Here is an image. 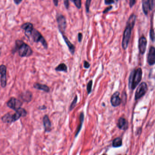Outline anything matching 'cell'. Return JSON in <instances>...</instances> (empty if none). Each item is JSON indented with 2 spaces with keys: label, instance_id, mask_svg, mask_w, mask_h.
Masks as SVG:
<instances>
[{
  "label": "cell",
  "instance_id": "obj_1",
  "mask_svg": "<svg viewBox=\"0 0 155 155\" xmlns=\"http://www.w3.org/2000/svg\"><path fill=\"white\" fill-rule=\"evenodd\" d=\"M16 51H18L20 57H30L33 53V51L31 47L23 41L20 40L16 41L15 47L12 50L13 54L16 53Z\"/></svg>",
  "mask_w": 155,
  "mask_h": 155
},
{
  "label": "cell",
  "instance_id": "obj_2",
  "mask_svg": "<svg viewBox=\"0 0 155 155\" xmlns=\"http://www.w3.org/2000/svg\"><path fill=\"white\" fill-rule=\"evenodd\" d=\"M142 72L141 68H138L132 72L129 77L130 87L134 90L140 83L142 78Z\"/></svg>",
  "mask_w": 155,
  "mask_h": 155
},
{
  "label": "cell",
  "instance_id": "obj_3",
  "mask_svg": "<svg viewBox=\"0 0 155 155\" xmlns=\"http://www.w3.org/2000/svg\"><path fill=\"white\" fill-rule=\"evenodd\" d=\"M31 36L33 42L36 43L41 42L45 49H48V44L46 40H45V38L42 36V34L38 31L35 29H33Z\"/></svg>",
  "mask_w": 155,
  "mask_h": 155
},
{
  "label": "cell",
  "instance_id": "obj_4",
  "mask_svg": "<svg viewBox=\"0 0 155 155\" xmlns=\"http://www.w3.org/2000/svg\"><path fill=\"white\" fill-rule=\"evenodd\" d=\"M133 28V27L132 26L126 25V27L123 33L122 41V47L124 50H126L128 47L130 39L132 34V30Z\"/></svg>",
  "mask_w": 155,
  "mask_h": 155
},
{
  "label": "cell",
  "instance_id": "obj_5",
  "mask_svg": "<svg viewBox=\"0 0 155 155\" xmlns=\"http://www.w3.org/2000/svg\"><path fill=\"white\" fill-rule=\"evenodd\" d=\"M57 21L59 32L61 35L64 34L67 27L66 18L64 15L58 14L57 15Z\"/></svg>",
  "mask_w": 155,
  "mask_h": 155
},
{
  "label": "cell",
  "instance_id": "obj_6",
  "mask_svg": "<svg viewBox=\"0 0 155 155\" xmlns=\"http://www.w3.org/2000/svg\"><path fill=\"white\" fill-rule=\"evenodd\" d=\"M147 83L144 82L141 83L137 89L135 93V99L137 100L142 98L147 92Z\"/></svg>",
  "mask_w": 155,
  "mask_h": 155
},
{
  "label": "cell",
  "instance_id": "obj_7",
  "mask_svg": "<svg viewBox=\"0 0 155 155\" xmlns=\"http://www.w3.org/2000/svg\"><path fill=\"white\" fill-rule=\"evenodd\" d=\"M7 105L8 107L16 111L17 109L20 108L23 104L22 102L19 100L14 98H12L7 102Z\"/></svg>",
  "mask_w": 155,
  "mask_h": 155
},
{
  "label": "cell",
  "instance_id": "obj_8",
  "mask_svg": "<svg viewBox=\"0 0 155 155\" xmlns=\"http://www.w3.org/2000/svg\"><path fill=\"white\" fill-rule=\"evenodd\" d=\"M20 28L25 31V35L28 39H30V36H31L34 27L33 24L31 23H26L23 24Z\"/></svg>",
  "mask_w": 155,
  "mask_h": 155
},
{
  "label": "cell",
  "instance_id": "obj_9",
  "mask_svg": "<svg viewBox=\"0 0 155 155\" xmlns=\"http://www.w3.org/2000/svg\"><path fill=\"white\" fill-rule=\"evenodd\" d=\"M0 73H1V83L2 87L4 88L7 86V68L4 65L0 66Z\"/></svg>",
  "mask_w": 155,
  "mask_h": 155
},
{
  "label": "cell",
  "instance_id": "obj_10",
  "mask_svg": "<svg viewBox=\"0 0 155 155\" xmlns=\"http://www.w3.org/2000/svg\"><path fill=\"white\" fill-rule=\"evenodd\" d=\"M147 40L145 36H141L138 41V48L139 52L143 55L147 50Z\"/></svg>",
  "mask_w": 155,
  "mask_h": 155
},
{
  "label": "cell",
  "instance_id": "obj_11",
  "mask_svg": "<svg viewBox=\"0 0 155 155\" xmlns=\"http://www.w3.org/2000/svg\"><path fill=\"white\" fill-rule=\"evenodd\" d=\"M147 62L150 66L155 64V47L152 46L149 51L147 55Z\"/></svg>",
  "mask_w": 155,
  "mask_h": 155
},
{
  "label": "cell",
  "instance_id": "obj_12",
  "mask_svg": "<svg viewBox=\"0 0 155 155\" xmlns=\"http://www.w3.org/2000/svg\"><path fill=\"white\" fill-rule=\"evenodd\" d=\"M111 102L114 107H117L121 104L122 100L120 97V93L118 91H116L113 94L111 99Z\"/></svg>",
  "mask_w": 155,
  "mask_h": 155
},
{
  "label": "cell",
  "instance_id": "obj_13",
  "mask_svg": "<svg viewBox=\"0 0 155 155\" xmlns=\"http://www.w3.org/2000/svg\"><path fill=\"white\" fill-rule=\"evenodd\" d=\"M27 115V111L24 108H20L16 111V112L12 115L13 122L18 120L21 117H26Z\"/></svg>",
  "mask_w": 155,
  "mask_h": 155
},
{
  "label": "cell",
  "instance_id": "obj_14",
  "mask_svg": "<svg viewBox=\"0 0 155 155\" xmlns=\"http://www.w3.org/2000/svg\"><path fill=\"white\" fill-rule=\"evenodd\" d=\"M43 123L45 132H50L51 130V123L47 115H44L43 117Z\"/></svg>",
  "mask_w": 155,
  "mask_h": 155
},
{
  "label": "cell",
  "instance_id": "obj_15",
  "mask_svg": "<svg viewBox=\"0 0 155 155\" xmlns=\"http://www.w3.org/2000/svg\"><path fill=\"white\" fill-rule=\"evenodd\" d=\"M62 36L63 39L64 40L65 43H66L67 46L68 47L70 52L72 54V55H73L75 53V49H76L75 46L71 43V42L69 41L66 36L64 35V34L62 35Z\"/></svg>",
  "mask_w": 155,
  "mask_h": 155
},
{
  "label": "cell",
  "instance_id": "obj_16",
  "mask_svg": "<svg viewBox=\"0 0 155 155\" xmlns=\"http://www.w3.org/2000/svg\"><path fill=\"white\" fill-rule=\"evenodd\" d=\"M117 126L120 129L126 130L128 127V122L124 118H120L118 121Z\"/></svg>",
  "mask_w": 155,
  "mask_h": 155
},
{
  "label": "cell",
  "instance_id": "obj_17",
  "mask_svg": "<svg viewBox=\"0 0 155 155\" xmlns=\"http://www.w3.org/2000/svg\"><path fill=\"white\" fill-rule=\"evenodd\" d=\"M142 8L143 13L145 15L147 16L149 12L151 11L149 0H142Z\"/></svg>",
  "mask_w": 155,
  "mask_h": 155
},
{
  "label": "cell",
  "instance_id": "obj_18",
  "mask_svg": "<svg viewBox=\"0 0 155 155\" xmlns=\"http://www.w3.org/2000/svg\"><path fill=\"white\" fill-rule=\"evenodd\" d=\"M20 98L24 102H28L31 101L32 98V94L30 91H26L20 95Z\"/></svg>",
  "mask_w": 155,
  "mask_h": 155
},
{
  "label": "cell",
  "instance_id": "obj_19",
  "mask_svg": "<svg viewBox=\"0 0 155 155\" xmlns=\"http://www.w3.org/2000/svg\"><path fill=\"white\" fill-rule=\"evenodd\" d=\"M33 87L35 89L44 91L45 92H49L50 91V88L46 85L38 83H35L33 85Z\"/></svg>",
  "mask_w": 155,
  "mask_h": 155
},
{
  "label": "cell",
  "instance_id": "obj_20",
  "mask_svg": "<svg viewBox=\"0 0 155 155\" xmlns=\"http://www.w3.org/2000/svg\"><path fill=\"white\" fill-rule=\"evenodd\" d=\"M12 114L8 113L3 115L1 118V121L4 123H12L13 122V118H12Z\"/></svg>",
  "mask_w": 155,
  "mask_h": 155
},
{
  "label": "cell",
  "instance_id": "obj_21",
  "mask_svg": "<svg viewBox=\"0 0 155 155\" xmlns=\"http://www.w3.org/2000/svg\"><path fill=\"white\" fill-rule=\"evenodd\" d=\"M84 114L83 112H81L80 115V124L79 126H78V128L77 129V132H76V135H75V137H77V135L79 134V133L80 132L81 130V127H82V126H83V122H84Z\"/></svg>",
  "mask_w": 155,
  "mask_h": 155
},
{
  "label": "cell",
  "instance_id": "obj_22",
  "mask_svg": "<svg viewBox=\"0 0 155 155\" xmlns=\"http://www.w3.org/2000/svg\"><path fill=\"white\" fill-rule=\"evenodd\" d=\"M55 70L57 72H68V67L65 63H61L56 67Z\"/></svg>",
  "mask_w": 155,
  "mask_h": 155
},
{
  "label": "cell",
  "instance_id": "obj_23",
  "mask_svg": "<svg viewBox=\"0 0 155 155\" xmlns=\"http://www.w3.org/2000/svg\"><path fill=\"white\" fill-rule=\"evenodd\" d=\"M122 138L120 137L115 138L112 142V146L114 147H119L122 145Z\"/></svg>",
  "mask_w": 155,
  "mask_h": 155
},
{
  "label": "cell",
  "instance_id": "obj_24",
  "mask_svg": "<svg viewBox=\"0 0 155 155\" xmlns=\"http://www.w3.org/2000/svg\"><path fill=\"white\" fill-rule=\"evenodd\" d=\"M77 99H78V98H77V96H75V98L74 99L73 101L72 102L71 105H70V107H69L70 111H71L74 109V107H75V106H76V103H77Z\"/></svg>",
  "mask_w": 155,
  "mask_h": 155
},
{
  "label": "cell",
  "instance_id": "obj_25",
  "mask_svg": "<svg viewBox=\"0 0 155 155\" xmlns=\"http://www.w3.org/2000/svg\"><path fill=\"white\" fill-rule=\"evenodd\" d=\"M71 1L73 2V3L75 5L78 9L81 8V0H71Z\"/></svg>",
  "mask_w": 155,
  "mask_h": 155
},
{
  "label": "cell",
  "instance_id": "obj_26",
  "mask_svg": "<svg viewBox=\"0 0 155 155\" xmlns=\"http://www.w3.org/2000/svg\"><path fill=\"white\" fill-rule=\"evenodd\" d=\"M150 39H151L152 42H155V32H154V30H153V28H152V27H151V29H150Z\"/></svg>",
  "mask_w": 155,
  "mask_h": 155
},
{
  "label": "cell",
  "instance_id": "obj_27",
  "mask_svg": "<svg viewBox=\"0 0 155 155\" xmlns=\"http://www.w3.org/2000/svg\"><path fill=\"white\" fill-rule=\"evenodd\" d=\"M92 84H93V81L92 80H91L89 81V83H88L87 85V89L88 94H90L91 91Z\"/></svg>",
  "mask_w": 155,
  "mask_h": 155
},
{
  "label": "cell",
  "instance_id": "obj_28",
  "mask_svg": "<svg viewBox=\"0 0 155 155\" xmlns=\"http://www.w3.org/2000/svg\"><path fill=\"white\" fill-rule=\"evenodd\" d=\"M91 1V0H86L85 6H86V10L87 13H88L89 12Z\"/></svg>",
  "mask_w": 155,
  "mask_h": 155
},
{
  "label": "cell",
  "instance_id": "obj_29",
  "mask_svg": "<svg viewBox=\"0 0 155 155\" xmlns=\"http://www.w3.org/2000/svg\"><path fill=\"white\" fill-rule=\"evenodd\" d=\"M104 3L105 5H110L114 3L115 1L114 0H104Z\"/></svg>",
  "mask_w": 155,
  "mask_h": 155
},
{
  "label": "cell",
  "instance_id": "obj_30",
  "mask_svg": "<svg viewBox=\"0 0 155 155\" xmlns=\"http://www.w3.org/2000/svg\"><path fill=\"white\" fill-rule=\"evenodd\" d=\"M136 2V0H129V4L130 8H132L135 5Z\"/></svg>",
  "mask_w": 155,
  "mask_h": 155
},
{
  "label": "cell",
  "instance_id": "obj_31",
  "mask_svg": "<svg viewBox=\"0 0 155 155\" xmlns=\"http://www.w3.org/2000/svg\"><path fill=\"white\" fill-rule=\"evenodd\" d=\"M65 7L66 9H68L69 7V0H63Z\"/></svg>",
  "mask_w": 155,
  "mask_h": 155
},
{
  "label": "cell",
  "instance_id": "obj_32",
  "mask_svg": "<svg viewBox=\"0 0 155 155\" xmlns=\"http://www.w3.org/2000/svg\"><path fill=\"white\" fill-rule=\"evenodd\" d=\"M90 64L89 62L86 61H84V68H90Z\"/></svg>",
  "mask_w": 155,
  "mask_h": 155
},
{
  "label": "cell",
  "instance_id": "obj_33",
  "mask_svg": "<svg viewBox=\"0 0 155 155\" xmlns=\"http://www.w3.org/2000/svg\"><path fill=\"white\" fill-rule=\"evenodd\" d=\"M83 34L81 33H78V42H81V41H82V39H83Z\"/></svg>",
  "mask_w": 155,
  "mask_h": 155
},
{
  "label": "cell",
  "instance_id": "obj_34",
  "mask_svg": "<svg viewBox=\"0 0 155 155\" xmlns=\"http://www.w3.org/2000/svg\"><path fill=\"white\" fill-rule=\"evenodd\" d=\"M149 3H150L151 10L152 11L153 9V7H154V0H149Z\"/></svg>",
  "mask_w": 155,
  "mask_h": 155
},
{
  "label": "cell",
  "instance_id": "obj_35",
  "mask_svg": "<svg viewBox=\"0 0 155 155\" xmlns=\"http://www.w3.org/2000/svg\"><path fill=\"white\" fill-rule=\"evenodd\" d=\"M112 6H110V7H108V8H107L105 9V10H104V11L103 12V14H105V13H107L108 12L111 10L112 9Z\"/></svg>",
  "mask_w": 155,
  "mask_h": 155
},
{
  "label": "cell",
  "instance_id": "obj_36",
  "mask_svg": "<svg viewBox=\"0 0 155 155\" xmlns=\"http://www.w3.org/2000/svg\"><path fill=\"white\" fill-rule=\"evenodd\" d=\"M13 1H14V3L17 5L20 4L23 1V0H13Z\"/></svg>",
  "mask_w": 155,
  "mask_h": 155
},
{
  "label": "cell",
  "instance_id": "obj_37",
  "mask_svg": "<svg viewBox=\"0 0 155 155\" xmlns=\"http://www.w3.org/2000/svg\"><path fill=\"white\" fill-rule=\"evenodd\" d=\"M53 1L54 4L55 6L56 7H57L58 5V0H53Z\"/></svg>",
  "mask_w": 155,
  "mask_h": 155
},
{
  "label": "cell",
  "instance_id": "obj_38",
  "mask_svg": "<svg viewBox=\"0 0 155 155\" xmlns=\"http://www.w3.org/2000/svg\"><path fill=\"white\" fill-rule=\"evenodd\" d=\"M46 109V107L44 106V105H43L42 106H41V107H39V109H40V110H45V109Z\"/></svg>",
  "mask_w": 155,
  "mask_h": 155
}]
</instances>
